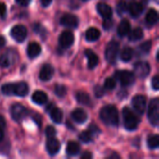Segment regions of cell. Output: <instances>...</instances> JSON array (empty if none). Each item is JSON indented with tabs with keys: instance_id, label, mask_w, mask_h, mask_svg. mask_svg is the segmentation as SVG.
<instances>
[{
	"instance_id": "26",
	"label": "cell",
	"mask_w": 159,
	"mask_h": 159,
	"mask_svg": "<svg viewBox=\"0 0 159 159\" xmlns=\"http://www.w3.org/2000/svg\"><path fill=\"white\" fill-rule=\"evenodd\" d=\"M80 152V145L79 143H77L76 142H74V141H71L67 143V146H66V153L69 155V156H72V157H75V156H77Z\"/></svg>"
},
{
	"instance_id": "25",
	"label": "cell",
	"mask_w": 159,
	"mask_h": 159,
	"mask_svg": "<svg viewBox=\"0 0 159 159\" xmlns=\"http://www.w3.org/2000/svg\"><path fill=\"white\" fill-rule=\"evenodd\" d=\"M158 20V13L156 9L151 8L148 10L146 17H145V21L149 26H153L155 25Z\"/></svg>"
},
{
	"instance_id": "39",
	"label": "cell",
	"mask_w": 159,
	"mask_h": 159,
	"mask_svg": "<svg viewBox=\"0 0 159 159\" xmlns=\"http://www.w3.org/2000/svg\"><path fill=\"white\" fill-rule=\"evenodd\" d=\"M7 16V6L5 3H0V17L2 19L6 18Z\"/></svg>"
},
{
	"instance_id": "19",
	"label": "cell",
	"mask_w": 159,
	"mask_h": 159,
	"mask_svg": "<svg viewBox=\"0 0 159 159\" xmlns=\"http://www.w3.org/2000/svg\"><path fill=\"white\" fill-rule=\"evenodd\" d=\"M129 14L132 18H138L143 11V6L138 2H132L128 7Z\"/></svg>"
},
{
	"instance_id": "41",
	"label": "cell",
	"mask_w": 159,
	"mask_h": 159,
	"mask_svg": "<svg viewBox=\"0 0 159 159\" xmlns=\"http://www.w3.org/2000/svg\"><path fill=\"white\" fill-rule=\"evenodd\" d=\"M89 130L92 133V135L94 136V134L95 133H100V129H99V128L96 126V125H90L89 126Z\"/></svg>"
},
{
	"instance_id": "31",
	"label": "cell",
	"mask_w": 159,
	"mask_h": 159,
	"mask_svg": "<svg viewBox=\"0 0 159 159\" xmlns=\"http://www.w3.org/2000/svg\"><path fill=\"white\" fill-rule=\"evenodd\" d=\"M54 92L59 98H62L66 95L67 89H66L65 86H63V85H56L55 89H54Z\"/></svg>"
},
{
	"instance_id": "47",
	"label": "cell",
	"mask_w": 159,
	"mask_h": 159,
	"mask_svg": "<svg viewBox=\"0 0 159 159\" xmlns=\"http://www.w3.org/2000/svg\"><path fill=\"white\" fill-rule=\"evenodd\" d=\"M5 44H6V39H5V37L2 36V35H0V48H3V47L5 46Z\"/></svg>"
},
{
	"instance_id": "9",
	"label": "cell",
	"mask_w": 159,
	"mask_h": 159,
	"mask_svg": "<svg viewBox=\"0 0 159 159\" xmlns=\"http://www.w3.org/2000/svg\"><path fill=\"white\" fill-rule=\"evenodd\" d=\"M10 35L15 41L21 43L25 40V38L27 36V29L22 24H17L11 28Z\"/></svg>"
},
{
	"instance_id": "35",
	"label": "cell",
	"mask_w": 159,
	"mask_h": 159,
	"mask_svg": "<svg viewBox=\"0 0 159 159\" xmlns=\"http://www.w3.org/2000/svg\"><path fill=\"white\" fill-rule=\"evenodd\" d=\"M94 94L97 98H102L104 95V89L102 87H101L100 85H97L94 87Z\"/></svg>"
},
{
	"instance_id": "34",
	"label": "cell",
	"mask_w": 159,
	"mask_h": 159,
	"mask_svg": "<svg viewBox=\"0 0 159 159\" xmlns=\"http://www.w3.org/2000/svg\"><path fill=\"white\" fill-rule=\"evenodd\" d=\"M152 48V42L151 41H146L144 43H143L140 47H139V50L141 51V53L143 54H147L150 49Z\"/></svg>"
},
{
	"instance_id": "33",
	"label": "cell",
	"mask_w": 159,
	"mask_h": 159,
	"mask_svg": "<svg viewBox=\"0 0 159 159\" xmlns=\"http://www.w3.org/2000/svg\"><path fill=\"white\" fill-rule=\"evenodd\" d=\"M116 86V78L114 77H109L107 79H105L104 81V89H108V90H113Z\"/></svg>"
},
{
	"instance_id": "32",
	"label": "cell",
	"mask_w": 159,
	"mask_h": 159,
	"mask_svg": "<svg viewBox=\"0 0 159 159\" xmlns=\"http://www.w3.org/2000/svg\"><path fill=\"white\" fill-rule=\"evenodd\" d=\"M92 137H93V135H92V133H91L89 130L83 131V132H81L80 135H79V139H80L83 143H90V142L92 141Z\"/></svg>"
},
{
	"instance_id": "12",
	"label": "cell",
	"mask_w": 159,
	"mask_h": 159,
	"mask_svg": "<svg viewBox=\"0 0 159 159\" xmlns=\"http://www.w3.org/2000/svg\"><path fill=\"white\" fill-rule=\"evenodd\" d=\"M75 41V35L71 31H63L59 37V44L62 48H70Z\"/></svg>"
},
{
	"instance_id": "3",
	"label": "cell",
	"mask_w": 159,
	"mask_h": 159,
	"mask_svg": "<svg viewBox=\"0 0 159 159\" xmlns=\"http://www.w3.org/2000/svg\"><path fill=\"white\" fill-rule=\"evenodd\" d=\"M123 121H124V127L128 130H135L139 126V118L137 116L130 110L129 107H125L123 109Z\"/></svg>"
},
{
	"instance_id": "36",
	"label": "cell",
	"mask_w": 159,
	"mask_h": 159,
	"mask_svg": "<svg viewBox=\"0 0 159 159\" xmlns=\"http://www.w3.org/2000/svg\"><path fill=\"white\" fill-rule=\"evenodd\" d=\"M128 7H129V6L127 5L126 2L121 1V2L118 4V6H117V13H118L119 15L123 14V13L128 9Z\"/></svg>"
},
{
	"instance_id": "30",
	"label": "cell",
	"mask_w": 159,
	"mask_h": 159,
	"mask_svg": "<svg viewBox=\"0 0 159 159\" xmlns=\"http://www.w3.org/2000/svg\"><path fill=\"white\" fill-rule=\"evenodd\" d=\"M147 144L150 149H156L159 146V137L158 135H152L149 136L147 140Z\"/></svg>"
},
{
	"instance_id": "42",
	"label": "cell",
	"mask_w": 159,
	"mask_h": 159,
	"mask_svg": "<svg viewBox=\"0 0 159 159\" xmlns=\"http://www.w3.org/2000/svg\"><path fill=\"white\" fill-rule=\"evenodd\" d=\"M15 1L20 6H28L31 2V0H15Z\"/></svg>"
},
{
	"instance_id": "23",
	"label": "cell",
	"mask_w": 159,
	"mask_h": 159,
	"mask_svg": "<svg viewBox=\"0 0 159 159\" xmlns=\"http://www.w3.org/2000/svg\"><path fill=\"white\" fill-rule=\"evenodd\" d=\"M32 101L36 104H44L48 102V95L41 90H36L32 96Z\"/></svg>"
},
{
	"instance_id": "20",
	"label": "cell",
	"mask_w": 159,
	"mask_h": 159,
	"mask_svg": "<svg viewBox=\"0 0 159 159\" xmlns=\"http://www.w3.org/2000/svg\"><path fill=\"white\" fill-rule=\"evenodd\" d=\"M72 118L74 119L75 122L79 123V124H82V123H84V122L87 121L88 115H87V113L83 109L77 108V109H75V110L73 111V113H72Z\"/></svg>"
},
{
	"instance_id": "10",
	"label": "cell",
	"mask_w": 159,
	"mask_h": 159,
	"mask_svg": "<svg viewBox=\"0 0 159 159\" xmlns=\"http://www.w3.org/2000/svg\"><path fill=\"white\" fill-rule=\"evenodd\" d=\"M150 74V65L146 61H139L134 64V75L140 78H144Z\"/></svg>"
},
{
	"instance_id": "8",
	"label": "cell",
	"mask_w": 159,
	"mask_h": 159,
	"mask_svg": "<svg viewBox=\"0 0 159 159\" xmlns=\"http://www.w3.org/2000/svg\"><path fill=\"white\" fill-rule=\"evenodd\" d=\"M28 112L26 108L20 103H15L10 108V115L16 122H20L27 116Z\"/></svg>"
},
{
	"instance_id": "13",
	"label": "cell",
	"mask_w": 159,
	"mask_h": 159,
	"mask_svg": "<svg viewBox=\"0 0 159 159\" xmlns=\"http://www.w3.org/2000/svg\"><path fill=\"white\" fill-rule=\"evenodd\" d=\"M78 23H79L78 18L75 15H73L70 13H65L61 18V24L65 27L76 28L78 26Z\"/></svg>"
},
{
	"instance_id": "15",
	"label": "cell",
	"mask_w": 159,
	"mask_h": 159,
	"mask_svg": "<svg viewBox=\"0 0 159 159\" xmlns=\"http://www.w3.org/2000/svg\"><path fill=\"white\" fill-rule=\"evenodd\" d=\"M47 111H48V113L50 115V118L52 119L53 122H55L57 124L61 123L62 118H63V114L61 109H59L58 107H56L52 103H50L48 105V107L47 108Z\"/></svg>"
},
{
	"instance_id": "21",
	"label": "cell",
	"mask_w": 159,
	"mask_h": 159,
	"mask_svg": "<svg viewBox=\"0 0 159 159\" xmlns=\"http://www.w3.org/2000/svg\"><path fill=\"white\" fill-rule=\"evenodd\" d=\"M41 53V47L38 43L33 42L30 43L27 47V55L29 58L34 59L36 58L39 54Z\"/></svg>"
},
{
	"instance_id": "50",
	"label": "cell",
	"mask_w": 159,
	"mask_h": 159,
	"mask_svg": "<svg viewBox=\"0 0 159 159\" xmlns=\"http://www.w3.org/2000/svg\"><path fill=\"white\" fill-rule=\"evenodd\" d=\"M82 1H88V0H82Z\"/></svg>"
},
{
	"instance_id": "24",
	"label": "cell",
	"mask_w": 159,
	"mask_h": 159,
	"mask_svg": "<svg viewBox=\"0 0 159 159\" xmlns=\"http://www.w3.org/2000/svg\"><path fill=\"white\" fill-rule=\"evenodd\" d=\"M86 39L89 41V42H94V41H97L100 36H101V32L99 29L95 28V27H92V28H89L87 30L86 32Z\"/></svg>"
},
{
	"instance_id": "17",
	"label": "cell",
	"mask_w": 159,
	"mask_h": 159,
	"mask_svg": "<svg viewBox=\"0 0 159 159\" xmlns=\"http://www.w3.org/2000/svg\"><path fill=\"white\" fill-rule=\"evenodd\" d=\"M97 10L98 13L105 20V19H110L113 15V9L112 7L105 4V3H99L97 5Z\"/></svg>"
},
{
	"instance_id": "11",
	"label": "cell",
	"mask_w": 159,
	"mask_h": 159,
	"mask_svg": "<svg viewBox=\"0 0 159 159\" xmlns=\"http://www.w3.org/2000/svg\"><path fill=\"white\" fill-rule=\"evenodd\" d=\"M132 106L139 115H143L146 109V99L143 95H136L132 99Z\"/></svg>"
},
{
	"instance_id": "18",
	"label": "cell",
	"mask_w": 159,
	"mask_h": 159,
	"mask_svg": "<svg viewBox=\"0 0 159 159\" xmlns=\"http://www.w3.org/2000/svg\"><path fill=\"white\" fill-rule=\"evenodd\" d=\"M85 56L88 59V67H89V69H90V70L94 69L99 63V58L96 55V53L93 52L90 49H86L85 50Z\"/></svg>"
},
{
	"instance_id": "44",
	"label": "cell",
	"mask_w": 159,
	"mask_h": 159,
	"mask_svg": "<svg viewBox=\"0 0 159 159\" xmlns=\"http://www.w3.org/2000/svg\"><path fill=\"white\" fill-rule=\"evenodd\" d=\"M34 120L35 121V123L38 125V126H41V117H40V116H38L37 114L35 115V116H34Z\"/></svg>"
},
{
	"instance_id": "46",
	"label": "cell",
	"mask_w": 159,
	"mask_h": 159,
	"mask_svg": "<svg viewBox=\"0 0 159 159\" xmlns=\"http://www.w3.org/2000/svg\"><path fill=\"white\" fill-rule=\"evenodd\" d=\"M52 2V0H41V4L43 7H48L50 5V3Z\"/></svg>"
},
{
	"instance_id": "14",
	"label": "cell",
	"mask_w": 159,
	"mask_h": 159,
	"mask_svg": "<svg viewBox=\"0 0 159 159\" xmlns=\"http://www.w3.org/2000/svg\"><path fill=\"white\" fill-rule=\"evenodd\" d=\"M46 148L50 156H55L61 149V143L55 137L48 138L46 143Z\"/></svg>"
},
{
	"instance_id": "4",
	"label": "cell",
	"mask_w": 159,
	"mask_h": 159,
	"mask_svg": "<svg viewBox=\"0 0 159 159\" xmlns=\"http://www.w3.org/2000/svg\"><path fill=\"white\" fill-rule=\"evenodd\" d=\"M118 53H119V44L116 41L109 42L105 48L106 61L111 64H115L117 60Z\"/></svg>"
},
{
	"instance_id": "37",
	"label": "cell",
	"mask_w": 159,
	"mask_h": 159,
	"mask_svg": "<svg viewBox=\"0 0 159 159\" xmlns=\"http://www.w3.org/2000/svg\"><path fill=\"white\" fill-rule=\"evenodd\" d=\"M46 135H47L48 138L55 137V135H56V129L52 126L47 127V129H46Z\"/></svg>"
},
{
	"instance_id": "7",
	"label": "cell",
	"mask_w": 159,
	"mask_h": 159,
	"mask_svg": "<svg viewBox=\"0 0 159 159\" xmlns=\"http://www.w3.org/2000/svg\"><path fill=\"white\" fill-rule=\"evenodd\" d=\"M18 58V53L15 49L10 48L6 50L1 56H0V66L7 68L12 65Z\"/></svg>"
},
{
	"instance_id": "22",
	"label": "cell",
	"mask_w": 159,
	"mask_h": 159,
	"mask_svg": "<svg viewBox=\"0 0 159 159\" xmlns=\"http://www.w3.org/2000/svg\"><path fill=\"white\" fill-rule=\"evenodd\" d=\"M130 31V22L127 20L124 19L120 21L118 27H117V34L119 36H126Z\"/></svg>"
},
{
	"instance_id": "2",
	"label": "cell",
	"mask_w": 159,
	"mask_h": 159,
	"mask_svg": "<svg viewBox=\"0 0 159 159\" xmlns=\"http://www.w3.org/2000/svg\"><path fill=\"white\" fill-rule=\"evenodd\" d=\"M100 117L102 121L107 126H117L119 122V115L116 106L106 105L102 107L100 112Z\"/></svg>"
},
{
	"instance_id": "49",
	"label": "cell",
	"mask_w": 159,
	"mask_h": 159,
	"mask_svg": "<svg viewBox=\"0 0 159 159\" xmlns=\"http://www.w3.org/2000/svg\"><path fill=\"white\" fill-rule=\"evenodd\" d=\"M143 1H144V3H145V4H147V3L149 2V0H143Z\"/></svg>"
},
{
	"instance_id": "29",
	"label": "cell",
	"mask_w": 159,
	"mask_h": 159,
	"mask_svg": "<svg viewBox=\"0 0 159 159\" xmlns=\"http://www.w3.org/2000/svg\"><path fill=\"white\" fill-rule=\"evenodd\" d=\"M133 55H134V50L131 48H129V47H126L122 50L121 55H120V58H121V60L123 61L128 62V61H129L132 59Z\"/></svg>"
},
{
	"instance_id": "40",
	"label": "cell",
	"mask_w": 159,
	"mask_h": 159,
	"mask_svg": "<svg viewBox=\"0 0 159 159\" xmlns=\"http://www.w3.org/2000/svg\"><path fill=\"white\" fill-rule=\"evenodd\" d=\"M112 26H113V21H112L111 18L110 19H105V21L103 22V28L105 30H107V29H110Z\"/></svg>"
},
{
	"instance_id": "28",
	"label": "cell",
	"mask_w": 159,
	"mask_h": 159,
	"mask_svg": "<svg viewBox=\"0 0 159 159\" xmlns=\"http://www.w3.org/2000/svg\"><path fill=\"white\" fill-rule=\"evenodd\" d=\"M129 34V39L130 41H138V40H141L143 37V31L141 29V28H135L133 29L132 31H129V33L128 34Z\"/></svg>"
},
{
	"instance_id": "45",
	"label": "cell",
	"mask_w": 159,
	"mask_h": 159,
	"mask_svg": "<svg viewBox=\"0 0 159 159\" xmlns=\"http://www.w3.org/2000/svg\"><path fill=\"white\" fill-rule=\"evenodd\" d=\"M5 127H6V120L2 116H0V129H4Z\"/></svg>"
},
{
	"instance_id": "38",
	"label": "cell",
	"mask_w": 159,
	"mask_h": 159,
	"mask_svg": "<svg viewBox=\"0 0 159 159\" xmlns=\"http://www.w3.org/2000/svg\"><path fill=\"white\" fill-rule=\"evenodd\" d=\"M152 87L155 90H158L159 89V76L157 75H155L152 79Z\"/></svg>"
},
{
	"instance_id": "6",
	"label": "cell",
	"mask_w": 159,
	"mask_h": 159,
	"mask_svg": "<svg viewBox=\"0 0 159 159\" xmlns=\"http://www.w3.org/2000/svg\"><path fill=\"white\" fill-rule=\"evenodd\" d=\"M115 78L117 79L120 82V84L124 87L130 86L135 82V75L127 70H121L116 72Z\"/></svg>"
},
{
	"instance_id": "27",
	"label": "cell",
	"mask_w": 159,
	"mask_h": 159,
	"mask_svg": "<svg viewBox=\"0 0 159 159\" xmlns=\"http://www.w3.org/2000/svg\"><path fill=\"white\" fill-rule=\"evenodd\" d=\"M75 98H76V101L82 104V105H88L89 106L91 104V100H90V97L88 93L86 92H83V91H79L76 93L75 95Z\"/></svg>"
},
{
	"instance_id": "5",
	"label": "cell",
	"mask_w": 159,
	"mask_h": 159,
	"mask_svg": "<svg viewBox=\"0 0 159 159\" xmlns=\"http://www.w3.org/2000/svg\"><path fill=\"white\" fill-rule=\"evenodd\" d=\"M148 119L150 123L157 127L159 122V100L155 98L149 103L148 107Z\"/></svg>"
},
{
	"instance_id": "48",
	"label": "cell",
	"mask_w": 159,
	"mask_h": 159,
	"mask_svg": "<svg viewBox=\"0 0 159 159\" xmlns=\"http://www.w3.org/2000/svg\"><path fill=\"white\" fill-rule=\"evenodd\" d=\"M3 138H4V132H3V129H0V143L2 142Z\"/></svg>"
},
{
	"instance_id": "16",
	"label": "cell",
	"mask_w": 159,
	"mask_h": 159,
	"mask_svg": "<svg viewBox=\"0 0 159 159\" xmlns=\"http://www.w3.org/2000/svg\"><path fill=\"white\" fill-rule=\"evenodd\" d=\"M54 75V68L50 64H44L39 73V78L42 81H48Z\"/></svg>"
},
{
	"instance_id": "1",
	"label": "cell",
	"mask_w": 159,
	"mask_h": 159,
	"mask_svg": "<svg viewBox=\"0 0 159 159\" xmlns=\"http://www.w3.org/2000/svg\"><path fill=\"white\" fill-rule=\"evenodd\" d=\"M1 90L3 94L7 96L16 95L20 97H24L29 92V87L25 82H18V83H7L1 87Z\"/></svg>"
},
{
	"instance_id": "43",
	"label": "cell",
	"mask_w": 159,
	"mask_h": 159,
	"mask_svg": "<svg viewBox=\"0 0 159 159\" xmlns=\"http://www.w3.org/2000/svg\"><path fill=\"white\" fill-rule=\"evenodd\" d=\"M91 157H92V155L89 152H85L81 156V158L82 159H90Z\"/></svg>"
}]
</instances>
